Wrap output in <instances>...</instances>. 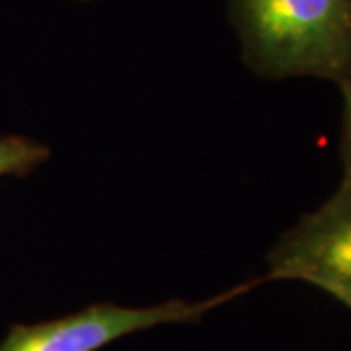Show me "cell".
<instances>
[{"label": "cell", "mask_w": 351, "mask_h": 351, "mask_svg": "<svg viewBox=\"0 0 351 351\" xmlns=\"http://www.w3.org/2000/svg\"><path fill=\"white\" fill-rule=\"evenodd\" d=\"M242 57L263 78L341 84L351 66V0H230Z\"/></svg>", "instance_id": "1"}, {"label": "cell", "mask_w": 351, "mask_h": 351, "mask_svg": "<svg viewBox=\"0 0 351 351\" xmlns=\"http://www.w3.org/2000/svg\"><path fill=\"white\" fill-rule=\"evenodd\" d=\"M258 283L260 281L244 283L207 301L189 302L174 299L145 308L98 302L75 314L47 322L14 324L0 343V351H98L115 339L141 330L160 324L197 322L205 313L246 293L252 285Z\"/></svg>", "instance_id": "2"}, {"label": "cell", "mask_w": 351, "mask_h": 351, "mask_svg": "<svg viewBox=\"0 0 351 351\" xmlns=\"http://www.w3.org/2000/svg\"><path fill=\"white\" fill-rule=\"evenodd\" d=\"M265 279H301L351 308V189L336 193L277 240Z\"/></svg>", "instance_id": "3"}, {"label": "cell", "mask_w": 351, "mask_h": 351, "mask_svg": "<svg viewBox=\"0 0 351 351\" xmlns=\"http://www.w3.org/2000/svg\"><path fill=\"white\" fill-rule=\"evenodd\" d=\"M49 156L51 149L39 141L24 135L0 137V178L2 176L25 178Z\"/></svg>", "instance_id": "4"}, {"label": "cell", "mask_w": 351, "mask_h": 351, "mask_svg": "<svg viewBox=\"0 0 351 351\" xmlns=\"http://www.w3.org/2000/svg\"><path fill=\"white\" fill-rule=\"evenodd\" d=\"M343 92V127H341V164H343V178L341 188L351 189V66L346 78L341 80Z\"/></svg>", "instance_id": "5"}]
</instances>
